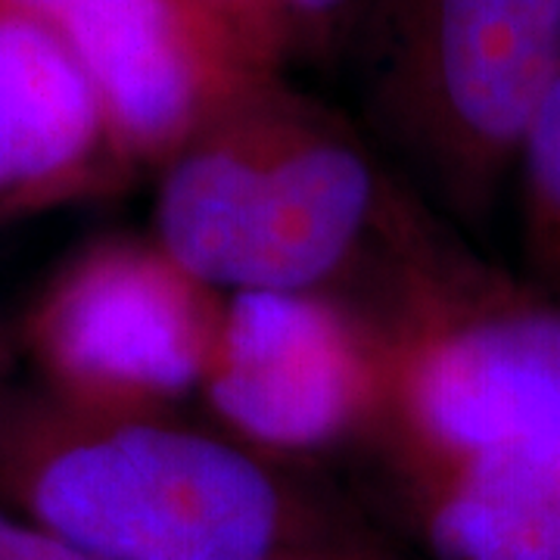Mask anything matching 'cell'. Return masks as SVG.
<instances>
[{
	"mask_svg": "<svg viewBox=\"0 0 560 560\" xmlns=\"http://www.w3.org/2000/svg\"><path fill=\"white\" fill-rule=\"evenodd\" d=\"M0 501L91 560H318L364 529L302 464L180 408L0 389Z\"/></svg>",
	"mask_w": 560,
	"mask_h": 560,
	"instance_id": "1",
	"label": "cell"
},
{
	"mask_svg": "<svg viewBox=\"0 0 560 560\" xmlns=\"http://www.w3.org/2000/svg\"><path fill=\"white\" fill-rule=\"evenodd\" d=\"M342 296L389 368L368 458L501 467L560 492V302L474 256L420 194Z\"/></svg>",
	"mask_w": 560,
	"mask_h": 560,
	"instance_id": "2",
	"label": "cell"
},
{
	"mask_svg": "<svg viewBox=\"0 0 560 560\" xmlns=\"http://www.w3.org/2000/svg\"><path fill=\"white\" fill-rule=\"evenodd\" d=\"M153 237L221 293H342L415 190L330 106L259 84L156 172Z\"/></svg>",
	"mask_w": 560,
	"mask_h": 560,
	"instance_id": "3",
	"label": "cell"
},
{
	"mask_svg": "<svg viewBox=\"0 0 560 560\" xmlns=\"http://www.w3.org/2000/svg\"><path fill=\"white\" fill-rule=\"evenodd\" d=\"M371 109L433 209L482 224L560 79V0H377Z\"/></svg>",
	"mask_w": 560,
	"mask_h": 560,
	"instance_id": "4",
	"label": "cell"
},
{
	"mask_svg": "<svg viewBox=\"0 0 560 560\" xmlns=\"http://www.w3.org/2000/svg\"><path fill=\"white\" fill-rule=\"evenodd\" d=\"M224 300L153 234L84 246L44 287L25 346L44 386L103 408H180L200 396Z\"/></svg>",
	"mask_w": 560,
	"mask_h": 560,
	"instance_id": "5",
	"label": "cell"
},
{
	"mask_svg": "<svg viewBox=\"0 0 560 560\" xmlns=\"http://www.w3.org/2000/svg\"><path fill=\"white\" fill-rule=\"evenodd\" d=\"M197 399L271 458L312 467L364 452L389 405L381 330L342 293H228Z\"/></svg>",
	"mask_w": 560,
	"mask_h": 560,
	"instance_id": "6",
	"label": "cell"
},
{
	"mask_svg": "<svg viewBox=\"0 0 560 560\" xmlns=\"http://www.w3.org/2000/svg\"><path fill=\"white\" fill-rule=\"evenodd\" d=\"M60 32L135 172H160L200 131L280 75L200 0H75Z\"/></svg>",
	"mask_w": 560,
	"mask_h": 560,
	"instance_id": "7",
	"label": "cell"
},
{
	"mask_svg": "<svg viewBox=\"0 0 560 560\" xmlns=\"http://www.w3.org/2000/svg\"><path fill=\"white\" fill-rule=\"evenodd\" d=\"M131 175L60 25L0 7V215L101 197Z\"/></svg>",
	"mask_w": 560,
	"mask_h": 560,
	"instance_id": "8",
	"label": "cell"
},
{
	"mask_svg": "<svg viewBox=\"0 0 560 560\" xmlns=\"http://www.w3.org/2000/svg\"><path fill=\"white\" fill-rule=\"evenodd\" d=\"M430 560H560V492L499 467L374 458Z\"/></svg>",
	"mask_w": 560,
	"mask_h": 560,
	"instance_id": "9",
	"label": "cell"
},
{
	"mask_svg": "<svg viewBox=\"0 0 560 560\" xmlns=\"http://www.w3.org/2000/svg\"><path fill=\"white\" fill-rule=\"evenodd\" d=\"M514 175L521 180L526 283L560 302V79L523 138Z\"/></svg>",
	"mask_w": 560,
	"mask_h": 560,
	"instance_id": "10",
	"label": "cell"
},
{
	"mask_svg": "<svg viewBox=\"0 0 560 560\" xmlns=\"http://www.w3.org/2000/svg\"><path fill=\"white\" fill-rule=\"evenodd\" d=\"M280 7L290 22L293 54H324L349 38V32L371 13L374 0H280Z\"/></svg>",
	"mask_w": 560,
	"mask_h": 560,
	"instance_id": "11",
	"label": "cell"
},
{
	"mask_svg": "<svg viewBox=\"0 0 560 560\" xmlns=\"http://www.w3.org/2000/svg\"><path fill=\"white\" fill-rule=\"evenodd\" d=\"M200 3L219 13L228 25H234L268 66L280 69L283 60L293 54V35L280 0H200Z\"/></svg>",
	"mask_w": 560,
	"mask_h": 560,
	"instance_id": "12",
	"label": "cell"
},
{
	"mask_svg": "<svg viewBox=\"0 0 560 560\" xmlns=\"http://www.w3.org/2000/svg\"><path fill=\"white\" fill-rule=\"evenodd\" d=\"M0 560H91L0 501Z\"/></svg>",
	"mask_w": 560,
	"mask_h": 560,
	"instance_id": "13",
	"label": "cell"
},
{
	"mask_svg": "<svg viewBox=\"0 0 560 560\" xmlns=\"http://www.w3.org/2000/svg\"><path fill=\"white\" fill-rule=\"evenodd\" d=\"M318 560H396L389 555V548H383L381 541L374 539V533L364 526L355 536H349L346 541H340L337 548H330L324 558Z\"/></svg>",
	"mask_w": 560,
	"mask_h": 560,
	"instance_id": "14",
	"label": "cell"
},
{
	"mask_svg": "<svg viewBox=\"0 0 560 560\" xmlns=\"http://www.w3.org/2000/svg\"><path fill=\"white\" fill-rule=\"evenodd\" d=\"M75 0H0V7H10V10H22V13H32L40 20L57 22L72 7Z\"/></svg>",
	"mask_w": 560,
	"mask_h": 560,
	"instance_id": "15",
	"label": "cell"
}]
</instances>
